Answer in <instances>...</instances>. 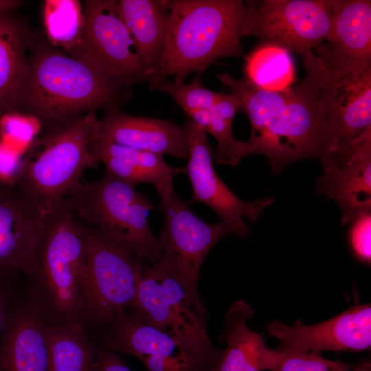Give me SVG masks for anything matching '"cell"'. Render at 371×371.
Segmentation results:
<instances>
[{"mask_svg": "<svg viewBox=\"0 0 371 371\" xmlns=\"http://www.w3.org/2000/svg\"><path fill=\"white\" fill-rule=\"evenodd\" d=\"M301 57L304 78L281 91L258 88L227 72L216 75L238 97L241 104L239 111L249 120L251 133L245 142V155L265 156L274 175L289 164L307 158L318 161L324 172L327 171L337 150L320 103V60L313 51Z\"/></svg>", "mask_w": 371, "mask_h": 371, "instance_id": "obj_1", "label": "cell"}, {"mask_svg": "<svg viewBox=\"0 0 371 371\" xmlns=\"http://www.w3.org/2000/svg\"><path fill=\"white\" fill-rule=\"evenodd\" d=\"M84 223L65 198L47 210L25 255L23 291L50 324L85 326Z\"/></svg>", "mask_w": 371, "mask_h": 371, "instance_id": "obj_2", "label": "cell"}, {"mask_svg": "<svg viewBox=\"0 0 371 371\" xmlns=\"http://www.w3.org/2000/svg\"><path fill=\"white\" fill-rule=\"evenodd\" d=\"M169 25L164 55L149 88L173 76L183 82L223 58L242 54L246 3L241 0H167Z\"/></svg>", "mask_w": 371, "mask_h": 371, "instance_id": "obj_3", "label": "cell"}, {"mask_svg": "<svg viewBox=\"0 0 371 371\" xmlns=\"http://www.w3.org/2000/svg\"><path fill=\"white\" fill-rule=\"evenodd\" d=\"M129 88L87 59L51 49L39 53L28 65L19 104L58 128L78 112L118 111L131 96Z\"/></svg>", "mask_w": 371, "mask_h": 371, "instance_id": "obj_4", "label": "cell"}, {"mask_svg": "<svg viewBox=\"0 0 371 371\" xmlns=\"http://www.w3.org/2000/svg\"><path fill=\"white\" fill-rule=\"evenodd\" d=\"M97 120L90 111L37 138L25 153L16 188L43 211L63 201L85 170L98 168L89 148Z\"/></svg>", "mask_w": 371, "mask_h": 371, "instance_id": "obj_5", "label": "cell"}, {"mask_svg": "<svg viewBox=\"0 0 371 371\" xmlns=\"http://www.w3.org/2000/svg\"><path fill=\"white\" fill-rule=\"evenodd\" d=\"M75 214L128 248L140 260L155 265L161 256L159 240L148 214L153 205L127 183L105 172L93 182H80L66 197Z\"/></svg>", "mask_w": 371, "mask_h": 371, "instance_id": "obj_6", "label": "cell"}, {"mask_svg": "<svg viewBox=\"0 0 371 371\" xmlns=\"http://www.w3.org/2000/svg\"><path fill=\"white\" fill-rule=\"evenodd\" d=\"M172 179L168 176L155 186L160 198L158 207L164 220L158 238L161 256L155 265L175 279L194 311L207 317L198 291L200 270L211 249L222 238L236 234L222 222L208 223L196 216L175 193Z\"/></svg>", "mask_w": 371, "mask_h": 371, "instance_id": "obj_7", "label": "cell"}, {"mask_svg": "<svg viewBox=\"0 0 371 371\" xmlns=\"http://www.w3.org/2000/svg\"><path fill=\"white\" fill-rule=\"evenodd\" d=\"M84 226L85 327L88 332L103 330L118 314L132 307L145 263L100 229L85 223Z\"/></svg>", "mask_w": 371, "mask_h": 371, "instance_id": "obj_8", "label": "cell"}, {"mask_svg": "<svg viewBox=\"0 0 371 371\" xmlns=\"http://www.w3.org/2000/svg\"><path fill=\"white\" fill-rule=\"evenodd\" d=\"M313 52L321 63L320 103L339 149L371 128V62L342 56L326 42Z\"/></svg>", "mask_w": 371, "mask_h": 371, "instance_id": "obj_9", "label": "cell"}, {"mask_svg": "<svg viewBox=\"0 0 371 371\" xmlns=\"http://www.w3.org/2000/svg\"><path fill=\"white\" fill-rule=\"evenodd\" d=\"M130 309L199 356L217 365L221 362L225 350L217 348L209 338L207 317L194 311L179 283L158 265H144Z\"/></svg>", "mask_w": 371, "mask_h": 371, "instance_id": "obj_10", "label": "cell"}, {"mask_svg": "<svg viewBox=\"0 0 371 371\" xmlns=\"http://www.w3.org/2000/svg\"><path fill=\"white\" fill-rule=\"evenodd\" d=\"M245 3L243 37H255L302 56L325 42L329 33L331 0H262Z\"/></svg>", "mask_w": 371, "mask_h": 371, "instance_id": "obj_11", "label": "cell"}, {"mask_svg": "<svg viewBox=\"0 0 371 371\" xmlns=\"http://www.w3.org/2000/svg\"><path fill=\"white\" fill-rule=\"evenodd\" d=\"M180 128L188 152L183 174L188 177L193 190L189 203L205 204L218 214L221 222L234 230L236 236L245 238L249 228L243 218L255 221L273 203L274 198L267 196L251 202L241 200L217 175L206 131L190 118Z\"/></svg>", "mask_w": 371, "mask_h": 371, "instance_id": "obj_12", "label": "cell"}, {"mask_svg": "<svg viewBox=\"0 0 371 371\" xmlns=\"http://www.w3.org/2000/svg\"><path fill=\"white\" fill-rule=\"evenodd\" d=\"M84 18L79 58L90 60L111 78L128 87L150 81L119 12L117 1H87Z\"/></svg>", "mask_w": 371, "mask_h": 371, "instance_id": "obj_13", "label": "cell"}, {"mask_svg": "<svg viewBox=\"0 0 371 371\" xmlns=\"http://www.w3.org/2000/svg\"><path fill=\"white\" fill-rule=\"evenodd\" d=\"M278 348L299 351L361 352L371 347V306L355 305L326 321L290 326L275 319L266 326Z\"/></svg>", "mask_w": 371, "mask_h": 371, "instance_id": "obj_14", "label": "cell"}, {"mask_svg": "<svg viewBox=\"0 0 371 371\" xmlns=\"http://www.w3.org/2000/svg\"><path fill=\"white\" fill-rule=\"evenodd\" d=\"M333 165L315 183L316 194L339 205L342 225L371 212V128L332 157Z\"/></svg>", "mask_w": 371, "mask_h": 371, "instance_id": "obj_15", "label": "cell"}, {"mask_svg": "<svg viewBox=\"0 0 371 371\" xmlns=\"http://www.w3.org/2000/svg\"><path fill=\"white\" fill-rule=\"evenodd\" d=\"M102 330L101 344L139 360L147 357L166 362L200 364L212 371H216L218 367L131 309L118 314Z\"/></svg>", "mask_w": 371, "mask_h": 371, "instance_id": "obj_16", "label": "cell"}, {"mask_svg": "<svg viewBox=\"0 0 371 371\" xmlns=\"http://www.w3.org/2000/svg\"><path fill=\"white\" fill-rule=\"evenodd\" d=\"M48 324L23 291L0 333V371H48Z\"/></svg>", "mask_w": 371, "mask_h": 371, "instance_id": "obj_17", "label": "cell"}, {"mask_svg": "<svg viewBox=\"0 0 371 371\" xmlns=\"http://www.w3.org/2000/svg\"><path fill=\"white\" fill-rule=\"evenodd\" d=\"M100 139L122 146L186 159L188 152L183 132L168 120L133 116L109 111L97 120L90 139Z\"/></svg>", "mask_w": 371, "mask_h": 371, "instance_id": "obj_18", "label": "cell"}, {"mask_svg": "<svg viewBox=\"0 0 371 371\" xmlns=\"http://www.w3.org/2000/svg\"><path fill=\"white\" fill-rule=\"evenodd\" d=\"M45 212L16 187H0V279H20L27 249Z\"/></svg>", "mask_w": 371, "mask_h": 371, "instance_id": "obj_19", "label": "cell"}, {"mask_svg": "<svg viewBox=\"0 0 371 371\" xmlns=\"http://www.w3.org/2000/svg\"><path fill=\"white\" fill-rule=\"evenodd\" d=\"M117 7L151 78L165 49L170 17L167 0H120Z\"/></svg>", "mask_w": 371, "mask_h": 371, "instance_id": "obj_20", "label": "cell"}, {"mask_svg": "<svg viewBox=\"0 0 371 371\" xmlns=\"http://www.w3.org/2000/svg\"><path fill=\"white\" fill-rule=\"evenodd\" d=\"M89 148L106 166V172L134 186L148 183L155 186L168 176L184 173L183 168L172 167L163 155L149 151L100 139H90Z\"/></svg>", "mask_w": 371, "mask_h": 371, "instance_id": "obj_21", "label": "cell"}, {"mask_svg": "<svg viewBox=\"0 0 371 371\" xmlns=\"http://www.w3.org/2000/svg\"><path fill=\"white\" fill-rule=\"evenodd\" d=\"M333 17L326 43L346 57L371 62V1L331 0Z\"/></svg>", "mask_w": 371, "mask_h": 371, "instance_id": "obj_22", "label": "cell"}, {"mask_svg": "<svg viewBox=\"0 0 371 371\" xmlns=\"http://www.w3.org/2000/svg\"><path fill=\"white\" fill-rule=\"evenodd\" d=\"M254 314V307L243 300L227 309L220 335L227 348L216 371H262L260 357L267 345L262 335L248 326Z\"/></svg>", "mask_w": 371, "mask_h": 371, "instance_id": "obj_23", "label": "cell"}, {"mask_svg": "<svg viewBox=\"0 0 371 371\" xmlns=\"http://www.w3.org/2000/svg\"><path fill=\"white\" fill-rule=\"evenodd\" d=\"M25 34L10 13H0V116L15 111L27 74Z\"/></svg>", "mask_w": 371, "mask_h": 371, "instance_id": "obj_24", "label": "cell"}, {"mask_svg": "<svg viewBox=\"0 0 371 371\" xmlns=\"http://www.w3.org/2000/svg\"><path fill=\"white\" fill-rule=\"evenodd\" d=\"M48 371H94L98 346L78 324H49Z\"/></svg>", "mask_w": 371, "mask_h": 371, "instance_id": "obj_25", "label": "cell"}, {"mask_svg": "<svg viewBox=\"0 0 371 371\" xmlns=\"http://www.w3.org/2000/svg\"><path fill=\"white\" fill-rule=\"evenodd\" d=\"M244 79L268 91H281L296 81V69L291 53L271 43L260 42L245 57Z\"/></svg>", "mask_w": 371, "mask_h": 371, "instance_id": "obj_26", "label": "cell"}, {"mask_svg": "<svg viewBox=\"0 0 371 371\" xmlns=\"http://www.w3.org/2000/svg\"><path fill=\"white\" fill-rule=\"evenodd\" d=\"M43 19L52 45L74 52V57H80L85 24L80 3L76 0L45 1Z\"/></svg>", "mask_w": 371, "mask_h": 371, "instance_id": "obj_27", "label": "cell"}, {"mask_svg": "<svg viewBox=\"0 0 371 371\" xmlns=\"http://www.w3.org/2000/svg\"><path fill=\"white\" fill-rule=\"evenodd\" d=\"M261 370L270 371H370V363H351L324 358L316 351L270 349L260 357Z\"/></svg>", "mask_w": 371, "mask_h": 371, "instance_id": "obj_28", "label": "cell"}, {"mask_svg": "<svg viewBox=\"0 0 371 371\" xmlns=\"http://www.w3.org/2000/svg\"><path fill=\"white\" fill-rule=\"evenodd\" d=\"M156 90L170 96L185 113L199 109L210 110L221 94L206 88L198 75L188 83L164 80L157 85Z\"/></svg>", "mask_w": 371, "mask_h": 371, "instance_id": "obj_29", "label": "cell"}, {"mask_svg": "<svg viewBox=\"0 0 371 371\" xmlns=\"http://www.w3.org/2000/svg\"><path fill=\"white\" fill-rule=\"evenodd\" d=\"M41 128L42 122L37 116L7 112L0 116V141L25 155Z\"/></svg>", "mask_w": 371, "mask_h": 371, "instance_id": "obj_30", "label": "cell"}, {"mask_svg": "<svg viewBox=\"0 0 371 371\" xmlns=\"http://www.w3.org/2000/svg\"><path fill=\"white\" fill-rule=\"evenodd\" d=\"M351 223L349 240L352 253L360 261H371V212L358 216Z\"/></svg>", "mask_w": 371, "mask_h": 371, "instance_id": "obj_31", "label": "cell"}, {"mask_svg": "<svg viewBox=\"0 0 371 371\" xmlns=\"http://www.w3.org/2000/svg\"><path fill=\"white\" fill-rule=\"evenodd\" d=\"M24 161V154L0 141V187H16Z\"/></svg>", "mask_w": 371, "mask_h": 371, "instance_id": "obj_32", "label": "cell"}, {"mask_svg": "<svg viewBox=\"0 0 371 371\" xmlns=\"http://www.w3.org/2000/svg\"><path fill=\"white\" fill-rule=\"evenodd\" d=\"M19 281L20 279H0V333L11 308L23 292Z\"/></svg>", "mask_w": 371, "mask_h": 371, "instance_id": "obj_33", "label": "cell"}, {"mask_svg": "<svg viewBox=\"0 0 371 371\" xmlns=\"http://www.w3.org/2000/svg\"><path fill=\"white\" fill-rule=\"evenodd\" d=\"M94 371H132L117 352L101 344L98 346Z\"/></svg>", "mask_w": 371, "mask_h": 371, "instance_id": "obj_34", "label": "cell"}, {"mask_svg": "<svg viewBox=\"0 0 371 371\" xmlns=\"http://www.w3.org/2000/svg\"><path fill=\"white\" fill-rule=\"evenodd\" d=\"M186 113L188 116V118L206 131L210 120V110L193 109L186 112Z\"/></svg>", "mask_w": 371, "mask_h": 371, "instance_id": "obj_35", "label": "cell"}, {"mask_svg": "<svg viewBox=\"0 0 371 371\" xmlns=\"http://www.w3.org/2000/svg\"><path fill=\"white\" fill-rule=\"evenodd\" d=\"M22 3L18 0H0V13H10Z\"/></svg>", "mask_w": 371, "mask_h": 371, "instance_id": "obj_36", "label": "cell"}]
</instances>
